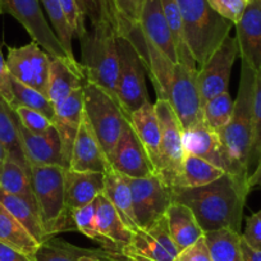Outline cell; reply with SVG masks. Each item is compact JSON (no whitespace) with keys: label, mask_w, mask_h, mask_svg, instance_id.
Instances as JSON below:
<instances>
[{"label":"cell","mask_w":261,"mask_h":261,"mask_svg":"<svg viewBox=\"0 0 261 261\" xmlns=\"http://www.w3.org/2000/svg\"><path fill=\"white\" fill-rule=\"evenodd\" d=\"M247 179L225 173L200 187H172L173 202L190 207L204 233L222 228L241 233L243 210L251 190Z\"/></svg>","instance_id":"obj_1"},{"label":"cell","mask_w":261,"mask_h":261,"mask_svg":"<svg viewBox=\"0 0 261 261\" xmlns=\"http://www.w3.org/2000/svg\"><path fill=\"white\" fill-rule=\"evenodd\" d=\"M142 35V34H141ZM142 62L154 85L158 99L167 100L179 118L183 128L202 120V100L197 72L163 55L151 42L145 40Z\"/></svg>","instance_id":"obj_2"},{"label":"cell","mask_w":261,"mask_h":261,"mask_svg":"<svg viewBox=\"0 0 261 261\" xmlns=\"http://www.w3.org/2000/svg\"><path fill=\"white\" fill-rule=\"evenodd\" d=\"M255 79L256 72L247 63H241L240 85L232 118L218 134L230 163V173L246 178H248V156L252 142Z\"/></svg>","instance_id":"obj_3"},{"label":"cell","mask_w":261,"mask_h":261,"mask_svg":"<svg viewBox=\"0 0 261 261\" xmlns=\"http://www.w3.org/2000/svg\"><path fill=\"white\" fill-rule=\"evenodd\" d=\"M183 19L186 41L201 68L213 53L229 36L234 24L218 14L207 0H177Z\"/></svg>","instance_id":"obj_4"},{"label":"cell","mask_w":261,"mask_h":261,"mask_svg":"<svg viewBox=\"0 0 261 261\" xmlns=\"http://www.w3.org/2000/svg\"><path fill=\"white\" fill-rule=\"evenodd\" d=\"M65 170L60 165H31L34 188L42 225L50 238L58 233L77 230L73 212L65 202Z\"/></svg>","instance_id":"obj_5"},{"label":"cell","mask_w":261,"mask_h":261,"mask_svg":"<svg viewBox=\"0 0 261 261\" xmlns=\"http://www.w3.org/2000/svg\"><path fill=\"white\" fill-rule=\"evenodd\" d=\"M80 63L85 71L86 81L102 87L117 99L119 58L117 35L113 27L107 21L100 19L97 23L92 24V30L87 31V34L80 40Z\"/></svg>","instance_id":"obj_6"},{"label":"cell","mask_w":261,"mask_h":261,"mask_svg":"<svg viewBox=\"0 0 261 261\" xmlns=\"http://www.w3.org/2000/svg\"><path fill=\"white\" fill-rule=\"evenodd\" d=\"M84 113L108 156L128 118L110 92L89 81L84 84Z\"/></svg>","instance_id":"obj_7"},{"label":"cell","mask_w":261,"mask_h":261,"mask_svg":"<svg viewBox=\"0 0 261 261\" xmlns=\"http://www.w3.org/2000/svg\"><path fill=\"white\" fill-rule=\"evenodd\" d=\"M119 72L117 82V99L125 117L149 102L146 86V68L134 42L125 37H117Z\"/></svg>","instance_id":"obj_8"},{"label":"cell","mask_w":261,"mask_h":261,"mask_svg":"<svg viewBox=\"0 0 261 261\" xmlns=\"http://www.w3.org/2000/svg\"><path fill=\"white\" fill-rule=\"evenodd\" d=\"M154 107L162 130L160 167L156 175L165 185L173 187L182 169L186 155L182 141L185 128L167 100L158 99Z\"/></svg>","instance_id":"obj_9"},{"label":"cell","mask_w":261,"mask_h":261,"mask_svg":"<svg viewBox=\"0 0 261 261\" xmlns=\"http://www.w3.org/2000/svg\"><path fill=\"white\" fill-rule=\"evenodd\" d=\"M178 253L179 250L170 237L164 215L147 229L134 232L129 245L118 253L108 252V258L110 261H174Z\"/></svg>","instance_id":"obj_10"},{"label":"cell","mask_w":261,"mask_h":261,"mask_svg":"<svg viewBox=\"0 0 261 261\" xmlns=\"http://www.w3.org/2000/svg\"><path fill=\"white\" fill-rule=\"evenodd\" d=\"M132 191L135 218L139 229H147L162 219L173 202L172 187L158 175L146 178H128Z\"/></svg>","instance_id":"obj_11"},{"label":"cell","mask_w":261,"mask_h":261,"mask_svg":"<svg viewBox=\"0 0 261 261\" xmlns=\"http://www.w3.org/2000/svg\"><path fill=\"white\" fill-rule=\"evenodd\" d=\"M3 13L11 14L50 57H68L42 12L40 0H0ZM69 58V57H68ZM77 60V59H76Z\"/></svg>","instance_id":"obj_12"},{"label":"cell","mask_w":261,"mask_h":261,"mask_svg":"<svg viewBox=\"0 0 261 261\" xmlns=\"http://www.w3.org/2000/svg\"><path fill=\"white\" fill-rule=\"evenodd\" d=\"M6 59L12 79L46 95L51 57L37 42L8 47Z\"/></svg>","instance_id":"obj_13"},{"label":"cell","mask_w":261,"mask_h":261,"mask_svg":"<svg viewBox=\"0 0 261 261\" xmlns=\"http://www.w3.org/2000/svg\"><path fill=\"white\" fill-rule=\"evenodd\" d=\"M238 55L240 50H238L237 39L236 36H228L213 53L207 62L201 68H199L197 81H199L202 105L215 95L228 91L233 65Z\"/></svg>","instance_id":"obj_14"},{"label":"cell","mask_w":261,"mask_h":261,"mask_svg":"<svg viewBox=\"0 0 261 261\" xmlns=\"http://www.w3.org/2000/svg\"><path fill=\"white\" fill-rule=\"evenodd\" d=\"M108 160L110 167L124 177L146 178L155 174L154 165L129 120L125 123L114 149L108 155Z\"/></svg>","instance_id":"obj_15"},{"label":"cell","mask_w":261,"mask_h":261,"mask_svg":"<svg viewBox=\"0 0 261 261\" xmlns=\"http://www.w3.org/2000/svg\"><path fill=\"white\" fill-rule=\"evenodd\" d=\"M234 27L241 60L257 72L261 68V0H248Z\"/></svg>","instance_id":"obj_16"},{"label":"cell","mask_w":261,"mask_h":261,"mask_svg":"<svg viewBox=\"0 0 261 261\" xmlns=\"http://www.w3.org/2000/svg\"><path fill=\"white\" fill-rule=\"evenodd\" d=\"M182 141L186 154L201 158L225 173H230V163L219 135L210 129L202 120L183 129Z\"/></svg>","instance_id":"obj_17"},{"label":"cell","mask_w":261,"mask_h":261,"mask_svg":"<svg viewBox=\"0 0 261 261\" xmlns=\"http://www.w3.org/2000/svg\"><path fill=\"white\" fill-rule=\"evenodd\" d=\"M109 168L107 154L84 113L79 134L72 147L68 169L76 172H99L105 174Z\"/></svg>","instance_id":"obj_18"},{"label":"cell","mask_w":261,"mask_h":261,"mask_svg":"<svg viewBox=\"0 0 261 261\" xmlns=\"http://www.w3.org/2000/svg\"><path fill=\"white\" fill-rule=\"evenodd\" d=\"M86 76L79 60L68 57L50 59L46 96L51 104L58 105L77 90L84 87Z\"/></svg>","instance_id":"obj_19"},{"label":"cell","mask_w":261,"mask_h":261,"mask_svg":"<svg viewBox=\"0 0 261 261\" xmlns=\"http://www.w3.org/2000/svg\"><path fill=\"white\" fill-rule=\"evenodd\" d=\"M18 130L30 165H60L68 169L69 165L63 155L62 141L54 125L44 134H32L18 120Z\"/></svg>","instance_id":"obj_20"},{"label":"cell","mask_w":261,"mask_h":261,"mask_svg":"<svg viewBox=\"0 0 261 261\" xmlns=\"http://www.w3.org/2000/svg\"><path fill=\"white\" fill-rule=\"evenodd\" d=\"M140 31L142 37L151 42L163 55L172 62L178 63L177 50L163 11L162 0H145L140 21Z\"/></svg>","instance_id":"obj_21"},{"label":"cell","mask_w":261,"mask_h":261,"mask_svg":"<svg viewBox=\"0 0 261 261\" xmlns=\"http://www.w3.org/2000/svg\"><path fill=\"white\" fill-rule=\"evenodd\" d=\"M54 108L55 117L53 124L58 130L62 141L63 155L69 165L72 147L84 118V87L74 91Z\"/></svg>","instance_id":"obj_22"},{"label":"cell","mask_w":261,"mask_h":261,"mask_svg":"<svg viewBox=\"0 0 261 261\" xmlns=\"http://www.w3.org/2000/svg\"><path fill=\"white\" fill-rule=\"evenodd\" d=\"M96 227L101 237L100 245L108 252H120L123 247L129 245L134 236V232L123 223L122 218L104 193L96 199Z\"/></svg>","instance_id":"obj_23"},{"label":"cell","mask_w":261,"mask_h":261,"mask_svg":"<svg viewBox=\"0 0 261 261\" xmlns=\"http://www.w3.org/2000/svg\"><path fill=\"white\" fill-rule=\"evenodd\" d=\"M145 0H101V19L114 30L117 37L132 40L140 34Z\"/></svg>","instance_id":"obj_24"},{"label":"cell","mask_w":261,"mask_h":261,"mask_svg":"<svg viewBox=\"0 0 261 261\" xmlns=\"http://www.w3.org/2000/svg\"><path fill=\"white\" fill-rule=\"evenodd\" d=\"M104 188V173L65 170V202L72 212L95 201Z\"/></svg>","instance_id":"obj_25"},{"label":"cell","mask_w":261,"mask_h":261,"mask_svg":"<svg viewBox=\"0 0 261 261\" xmlns=\"http://www.w3.org/2000/svg\"><path fill=\"white\" fill-rule=\"evenodd\" d=\"M130 125L141 141L145 151L152 163L155 174L160 167V144H162V130L158 119L155 107L151 102H146L134 112L128 118Z\"/></svg>","instance_id":"obj_26"},{"label":"cell","mask_w":261,"mask_h":261,"mask_svg":"<svg viewBox=\"0 0 261 261\" xmlns=\"http://www.w3.org/2000/svg\"><path fill=\"white\" fill-rule=\"evenodd\" d=\"M168 229L178 250L188 247L204 236L192 210L180 202H172L165 212Z\"/></svg>","instance_id":"obj_27"},{"label":"cell","mask_w":261,"mask_h":261,"mask_svg":"<svg viewBox=\"0 0 261 261\" xmlns=\"http://www.w3.org/2000/svg\"><path fill=\"white\" fill-rule=\"evenodd\" d=\"M102 193L115 207L119 217L122 218L123 223L132 232L139 230L136 218H135L132 191L128 185L127 177L115 172L110 167L109 170L105 173V188Z\"/></svg>","instance_id":"obj_28"},{"label":"cell","mask_w":261,"mask_h":261,"mask_svg":"<svg viewBox=\"0 0 261 261\" xmlns=\"http://www.w3.org/2000/svg\"><path fill=\"white\" fill-rule=\"evenodd\" d=\"M0 142L6 149L7 156L21 164L31 173V165L22 146L18 130V118L13 108L0 96Z\"/></svg>","instance_id":"obj_29"},{"label":"cell","mask_w":261,"mask_h":261,"mask_svg":"<svg viewBox=\"0 0 261 261\" xmlns=\"http://www.w3.org/2000/svg\"><path fill=\"white\" fill-rule=\"evenodd\" d=\"M0 202L4 205L7 210L31 233L32 237L41 245L45 241L50 240L46 234L42 225L41 218H40L39 209L36 205L22 199L18 196L9 195L0 190Z\"/></svg>","instance_id":"obj_30"},{"label":"cell","mask_w":261,"mask_h":261,"mask_svg":"<svg viewBox=\"0 0 261 261\" xmlns=\"http://www.w3.org/2000/svg\"><path fill=\"white\" fill-rule=\"evenodd\" d=\"M0 242L35 257L40 243L0 202Z\"/></svg>","instance_id":"obj_31"},{"label":"cell","mask_w":261,"mask_h":261,"mask_svg":"<svg viewBox=\"0 0 261 261\" xmlns=\"http://www.w3.org/2000/svg\"><path fill=\"white\" fill-rule=\"evenodd\" d=\"M224 174V170L212 163L195 155L186 154L182 169L173 187H200L214 182Z\"/></svg>","instance_id":"obj_32"},{"label":"cell","mask_w":261,"mask_h":261,"mask_svg":"<svg viewBox=\"0 0 261 261\" xmlns=\"http://www.w3.org/2000/svg\"><path fill=\"white\" fill-rule=\"evenodd\" d=\"M0 190L9 195L26 199L37 206L31 183V173L8 156L0 170Z\"/></svg>","instance_id":"obj_33"},{"label":"cell","mask_w":261,"mask_h":261,"mask_svg":"<svg viewBox=\"0 0 261 261\" xmlns=\"http://www.w3.org/2000/svg\"><path fill=\"white\" fill-rule=\"evenodd\" d=\"M212 261H242L241 233L229 228L204 233Z\"/></svg>","instance_id":"obj_34"},{"label":"cell","mask_w":261,"mask_h":261,"mask_svg":"<svg viewBox=\"0 0 261 261\" xmlns=\"http://www.w3.org/2000/svg\"><path fill=\"white\" fill-rule=\"evenodd\" d=\"M162 6L165 18H167L168 26H169L170 34H172L175 50H177L178 63L186 65V67L191 69H199L192 54H191L187 41H186L183 19L178 2L177 0H162Z\"/></svg>","instance_id":"obj_35"},{"label":"cell","mask_w":261,"mask_h":261,"mask_svg":"<svg viewBox=\"0 0 261 261\" xmlns=\"http://www.w3.org/2000/svg\"><path fill=\"white\" fill-rule=\"evenodd\" d=\"M234 100L229 92L215 95L202 105V122L212 130L219 134L220 130L229 123L233 114Z\"/></svg>","instance_id":"obj_36"},{"label":"cell","mask_w":261,"mask_h":261,"mask_svg":"<svg viewBox=\"0 0 261 261\" xmlns=\"http://www.w3.org/2000/svg\"><path fill=\"white\" fill-rule=\"evenodd\" d=\"M12 90H13V102L11 104L12 108H29V109L42 113L51 122L54 120L55 108L51 104V101L47 99L46 95L21 84L14 79H12Z\"/></svg>","instance_id":"obj_37"},{"label":"cell","mask_w":261,"mask_h":261,"mask_svg":"<svg viewBox=\"0 0 261 261\" xmlns=\"http://www.w3.org/2000/svg\"><path fill=\"white\" fill-rule=\"evenodd\" d=\"M40 3L44 7L47 17H49V22L51 24L53 31L57 35L58 40H59L64 51L67 53V55L71 59L76 60L73 45H72V40H73L74 35L72 32L68 21L65 18V14L63 12L62 6H60V2L59 0H40Z\"/></svg>","instance_id":"obj_38"},{"label":"cell","mask_w":261,"mask_h":261,"mask_svg":"<svg viewBox=\"0 0 261 261\" xmlns=\"http://www.w3.org/2000/svg\"><path fill=\"white\" fill-rule=\"evenodd\" d=\"M92 250L77 247L63 240L50 238L41 243L35 255L36 261H79L86 253Z\"/></svg>","instance_id":"obj_39"},{"label":"cell","mask_w":261,"mask_h":261,"mask_svg":"<svg viewBox=\"0 0 261 261\" xmlns=\"http://www.w3.org/2000/svg\"><path fill=\"white\" fill-rule=\"evenodd\" d=\"M261 160V68L256 72L255 95H253L252 142L248 156V175Z\"/></svg>","instance_id":"obj_40"},{"label":"cell","mask_w":261,"mask_h":261,"mask_svg":"<svg viewBox=\"0 0 261 261\" xmlns=\"http://www.w3.org/2000/svg\"><path fill=\"white\" fill-rule=\"evenodd\" d=\"M73 220L79 232L89 237L90 240L101 243V237L96 227V200L91 204L73 210Z\"/></svg>","instance_id":"obj_41"},{"label":"cell","mask_w":261,"mask_h":261,"mask_svg":"<svg viewBox=\"0 0 261 261\" xmlns=\"http://www.w3.org/2000/svg\"><path fill=\"white\" fill-rule=\"evenodd\" d=\"M65 18L71 26L72 32L79 40H81L87 34L86 27V14L82 11L79 0H59Z\"/></svg>","instance_id":"obj_42"},{"label":"cell","mask_w":261,"mask_h":261,"mask_svg":"<svg viewBox=\"0 0 261 261\" xmlns=\"http://www.w3.org/2000/svg\"><path fill=\"white\" fill-rule=\"evenodd\" d=\"M13 109L16 112L19 123L32 134H44L54 125L46 115L36 112V110L29 109V108L24 107H17L13 108Z\"/></svg>","instance_id":"obj_43"},{"label":"cell","mask_w":261,"mask_h":261,"mask_svg":"<svg viewBox=\"0 0 261 261\" xmlns=\"http://www.w3.org/2000/svg\"><path fill=\"white\" fill-rule=\"evenodd\" d=\"M207 3L218 14L236 24L245 12L247 0H207Z\"/></svg>","instance_id":"obj_44"},{"label":"cell","mask_w":261,"mask_h":261,"mask_svg":"<svg viewBox=\"0 0 261 261\" xmlns=\"http://www.w3.org/2000/svg\"><path fill=\"white\" fill-rule=\"evenodd\" d=\"M241 236L248 245L261 250V209L246 218V227Z\"/></svg>","instance_id":"obj_45"},{"label":"cell","mask_w":261,"mask_h":261,"mask_svg":"<svg viewBox=\"0 0 261 261\" xmlns=\"http://www.w3.org/2000/svg\"><path fill=\"white\" fill-rule=\"evenodd\" d=\"M174 261H212L204 236L195 243L179 251Z\"/></svg>","instance_id":"obj_46"},{"label":"cell","mask_w":261,"mask_h":261,"mask_svg":"<svg viewBox=\"0 0 261 261\" xmlns=\"http://www.w3.org/2000/svg\"><path fill=\"white\" fill-rule=\"evenodd\" d=\"M0 96L9 105L13 102V90H12V76L9 73L7 59L3 57L0 49Z\"/></svg>","instance_id":"obj_47"},{"label":"cell","mask_w":261,"mask_h":261,"mask_svg":"<svg viewBox=\"0 0 261 261\" xmlns=\"http://www.w3.org/2000/svg\"><path fill=\"white\" fill-rule=\"evenodd\" d=\"M82 11L92 24L97 23L101 19V0H79Z\"/></svg>","instance_id":"obj_48"},{"label":"cell","mask_w":261,"mask_h":261,"mask_svg":"<svg viewBox=\"0 0 261 261\" xmlns=\"http://www.w3.org/2000/svg\"><path fill=\"white\" fill-rule=\"evenodd\" d=\"M0 261H36L35 257L0 242Z\"/></svg>","instance_id":"obj_49"},{"label":"cell","mask_w":261,"mask_h":261,"mask_svg":"<svg viewBox=\"0 0 261 261\" xmlns=\"http://www.w3.org/2000/svg\"><path fill=\"white\" fill-rule=\"evenodd\" d=\"M241 253L242 261H261V250L253 248L243 238H241Z\"/></svg>","instance_id":"obj_50"},{"label":"cell","mask_w":261,"mask_h":261,"mask_svg":"<svg viewBox=\"0 0 261 261\" xmlns=\"http://www.w3.org/2000/svg\"><path fill=\"white\" fill-rule=\"evenodd\" d=\"M102 258L109 260L108 258V252L105 250H92L91 252L86 253L82 256L79 261H102Z\"/></svg>","instance_id":"obj_51"},{"label":"cell","mask_w":261,"mask_h":261,"mask_svg":"<svg viewBox=\"0 0 261 261\" xmlns=\"http://www.w3.org/2000/svg\"><path fill=\"white\" fill-rule=\"evenodd\" d=\"M247 183L250 188L256 187V186H261V160L258 162V164L256 165L253 172L248 175Z\"/></svg>","instance_id":"obj_52"},{"label":"cell","mask_w":261,"mask_h":261,"mask_svg":"<svg viewBox=\"0 0 261 261\" xmlns=\"http://www.w3.org/2000/svg\"><path fill=\"white\" fill-rule=\"evenodd\" d=\"M7 159V152H6V149L3 147V145H2V142H0V170H2V167H3L4 162H6Z\"/></svg>","instance_id":"obj_53"},{"label":"cell","mask_w":261,"mask_h":261,"mask_svg":"<svg viewBox=\"0 0 261 261\" xmlns=\"http://www.w3.org/2000/svg\"><path fill=\"white\" fill-rule=\"evenodd\" d=\"M3 13V7H2V2H0V14Z\"/></svg>","instance_id":"obj_54"},{"label":"cell","mask_w":261,"mask_h":261,"mask_svg":"<svg viewBox=\"0 0 261 261\" xmlns=\"http://www.w3.org/2000/svg\"><path fill=\"white\" fill-rule=\"evenodd\" d=\"M247 2H248V0H247Z\"/></svg>","instance_id":"obj_55"}]
</instances>
